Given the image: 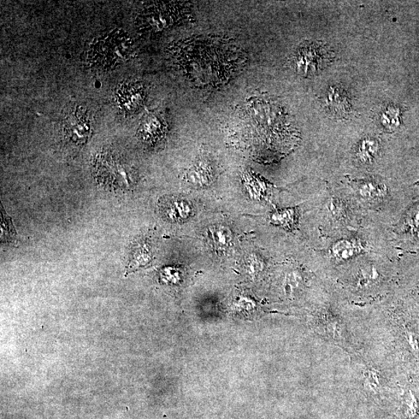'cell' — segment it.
<instances>
[{
    "label": "cell",
    "mask_w": 419,
    "mask_h": 419,
    "mask_svg": "<svg viewBox=\"0 0 419 419\" xmlns=\"http://www.w3.org/2000/svg\"><path fill=\"white\" fill-rule=\"evenodd\" d=\"M122 87V103L123 110L133 111L141 107L144 99V92L140 86H128Z\"/></svg>",
    "instance_id": "8"
},
{
    "label": "cell",
    "mask_w": 419,
    "mask_h": 419,
    "mask_svg": "<svg viewBox=\"0 0 419 419\" xmlns=\"http://www.w3.org/2000/svg\"><path fill=\"white\" fill-rule=\"evenodd\" d=\"M214 172L211 163L206 159H199L187 171L186 180L191 186L196 188L208 187L213 180Z\"/></svg>",
    "instance_id": "6"
},
{
    "label": "cell",
    "mask_w": 419,
    "mask_h": 419,
    "mask_svg": "<svg viewBox=\"0 0 419 419\" xmlns=\"http://www.w3.org/2000/svg\"><path fill=\"white\" fill-rule=\"evenodd\" d=\"M359 193L365 198H374L385 195V188L375 182H365L359 187Z\"/></svg>",
    "instance_id": "14"
},
{
    "label": "cell",
    "mask_w": 419,
    "mask_h": 419,
    "mask_svg": "<svg viewBox=\"0 0 419 419\" xmlns=\"http://www.w3.org/2000/svg\"><path fill=\"white\" fill-rule=\"evenodd\" d=\"M1 239L3 241L14 240L16 238V232L14 229L10 217L5 214L4 211H1Z\"/></svg>",
    "instance_id": "16"
},
{
    "label": "cell",
    "mask_w": 419,
    "mask_h": 419,
    "mask_svg": "<svg viewBox=\"0 0 419 419\" xmlns=\"http://www.w3.org/2000/svg\"><path fill=\"white\" fill-rule=\"evenodd\" d=\"M166 132V123L158 114H151L145 117L139 129L141 139L147 143H154Z\"/></svg>",
    "instance_id": "7"
},
{
    "label": "cell",
    "mask_w": 419,
    "mask_h": 419,
    "mask_svg": "<svg viewBox=\"0 0 419 419\" xmlns=\"http://www.w3.org/2000/svg\"><path fill=\"white\" fill-rule=\"evenodd\" d=\"M152 261V253L146 244H139L135 247L130 262L128 270H134L145 267Z\"/></svg>",
    "instance_id": "11"
},
{
    "label": "cell",
    "mask_w": 419,
    "mask_h": 419,
    "mask_svg": "<svg viewBox=\"0 0 419 419\" xmlns=\"http://www.w3.org/2000/svg\"><path fill=\"white\" fill-rule=\"evenodd\" d=\"M243 180L246 191L251 198L259 199L263 197L265 187L261 180L257 179L256 176L250 173H245Z\"/></svg>",
    "instance_id": "13"
},
{
    "label": "cell",
    "mask_w": 419,
    "mask_h": 419,
    "mask_svg": "<svg viewBox=\"0 0 419 419\" xmlns=\"http://www.w3.org/2000/svg\"><path fill=\"white\" fill-rule=\"evenodd\" d=\"M188 16L184 5L160 3L143 11L139 17V27L145 33H160L184 21Z\"/></svg>",
    "instance_id": "2"
},
{
    "label": "cell",
    "mask_w": 419,
    "mask_h": 419,
    "mask_svg": "<svg viewBox=\"0 0 419 419\" xmlns=\"http://www.w3.org/2000/svg\"><path fill=\"white\" fill-rule=\"evenodd\" d=\"M209 233L210 239L217 251H226L233 239L231 230L223 226L211 227Z\"/></svg>",
    "instance_id": "9"
},
{
    "label": "cell",
    "mask_w": 419,
    "mask_h": 419,
    "mask_svg": "<svg viewBox=\"0 0 419 419\" xmlns=\"http://www.w3.org/2000/svg\"><path fill=\"white\" fill-rule=\"evenodd\" d=\"M366 385H369L372 388L379 385V381L377 380V375L370 371L368 376L367 381H366Z\"/></svg>",
    "instance_id": "19"
},
{
    "label": "cell",
    "mask_w": 419,
    "mask_h": 419,
    "mask_svg": "<svg viewBox=\"0 0 419 419\" xmlns=\"http://www.w3.org/2000/svg\"><path fill=\"white\" fill-rule=\"evenodd\" d=\"M326 106L328 113L337 118L347 117L352 111L349 94L339 86L329 88L326 95Z\"/></svg>",
    "instance_id": "5"
},
{
    "label": "cell",
    "mask_w": 419,
    "mask_h": 419,
    "mask_svg": "<svg viewBox=\"0 0 419 419\" xmlns=\"http://www.w3.org/2000/svg\"><path fill=\"white\" fill-rule=\"evenodd\" d=\"M67 137L76 145H84L90 138V121L82 110L72 112L67 118L64 125Z\"/></svg>",
    "instance_id": "4"
},
{
    "label": "cell",
    "mask_w": 419,
    "mask_h": 419,
    "mask_svg": "<svg viewBox=\"0 0 419 419\" xmlns=\"http://www.w3.org/2000/svg\"><path fill=\"white\" fill-rule=\"evenodd\" d=\"M167 213L170 220L182 222L191 217L192 208L191 204L185 200H175L169 206Z\"/></svg>",
    "instance_id": "10"
},
{
    "label": "cell",
    "mask_w": 419,
    "mask_h": 419,
    "mask_svg": "<svg viewBox=\"0 0 419 419\" xmlns=\"http://www.w3.org/2000/svg\"><path fill=\"white\" fill-rule=\"evenodd\" d=\"M379 151V144L374 140H365L361 145L359 149V157L363 161L367 162L370 160Z\"/></svg>",
    "instance_id": "15"
},
{
    "label": "cell",
    "mask_w": 419,
    "mask_h": 419,
    "mask_svg": "<svg viewBox=\"0 0 419 419\" xmlns=\"http://www.w3.org/2000/svg\"><path fill=\"white\" fill-rule=\"evenodd\" d=\"M222 39L188 41L176 53V61L194 81L216 86L227 82L239 68L241 54Z\"/></svg>",
    "instance_id": "1"
},
{
    "label": "cell",
    "mask_w": 419,
    "mask_h": 419,
    "mask_svg": "<svg viewBox=\"0 0 419 419\" xmlns=\"http://www.w3.org/2000/svg\"><path fill=\"white\" fill-rule=\"evenodd\" d=\"M273 222L279 224L283 227H291L294 221V211L293 210H285L277 211L272 218Z\"/></svg>",
    "instance_id": "17"
},
{
    "label": "cell",
    "mask_w": 419,
    "mask_h": 419,
    "mask_svg": "<svg viewBox=\"0 0 419 419\" xmlns=\"http://www.w3.org/2000/svg\"><path fill=\"white\" fill-rule=\"evenodd\" d=\"M361 251V247L356 241L342 240L335 243L333 248V252L335 258L347 259L356 255Z\"/></svg>",
    "instance_id": "12"
},
{
    "label": "cell",
    "mask_w": 419,
    "mask_h": 419,
    "mask_svg": "<svg viewBox=\"0 0 419 419\" xmlns=\"http://www.w3.org/2000/svg\"><path fill=\"white\" fill-rule=\"evenodd\" d=\"M333 58L332 52L324 44L305 43L295 52L293 67L298 74L308 77L321 72Z\"/></svg>",
    "instance_id": "3"
},
{
    "label": "cell",
    "mask_w": 419,
    "mask_h": 419,
    "mask_svg": "<svg viewBox=\"0 0 419 419\" xmlns=\"http://www.w3.org/2000/svg\"><path fill=\"white\" fill-rule=\"evenodd\" d=\"M263 263L255 254H252L247 258L246 268L251 274H255L262 270Z\"/></svg>",
    "instance_id": "18"
}]
</instances>
